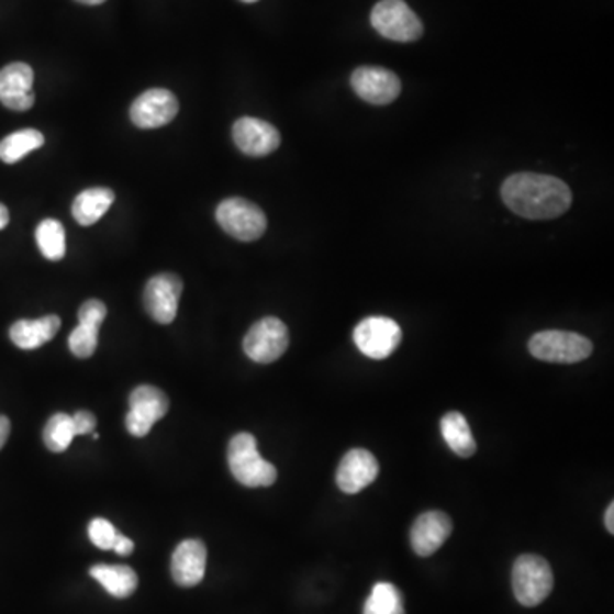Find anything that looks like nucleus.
<instances>
[{
  "mask_svg": "<svg viewBox=\"0 0 614 614\" xmlns=\"http://www.w3.org/2000/svg\"><path fill=\"white\" fill-rule=\"evenodd\" d=\"M500 196L514 214L531 221L560 217L572 205V191L563 181L538 172L509 176Z\"/></svg>",
  "mask_w": 614,
  "mask_h": 614,
  "instance_id": "1",
  "label": "nucleus"
},
{
  "mask_svg": "<svg viewBox=\"0 0 614 614\" xmlns=\"http://www.w3.org/2000/svg\"><path fill=\"white\" fill-rule=\"evenodd\" d=\"M227 461L233 477L248 489L270 487L277 481V468L265 461L258 453L256 439L252 434L234 435L227 447Z\"/></svg>",
  "mask_w": 614,
  "mask_h": 614,
  "instance_id": "2",
  "label": "nucleus"
},
{
  "mask_svg": "<svg viewBox=\"0 0 614 614\" xmlns=\"http://www.w3.org/2000/svg\"><path fill=\"white\" fill-rule=\"evenodd\" d=\"M555 585L554 570L538 555H521L512 569V589L515 600L526 607H535L551 594Z\"/></svg>",
  "mask_w": 614,
  "mask_h": 614,
  "instance_id": "3",
  "label": "nucleus"
},
{
  "mask_svg": "<svg viewBox=\"0 0 614 614\" xmlns=\"http://www.w3.org/2000/svg\"><path fill=\"white\" fill-rule=\"evenodd\" d=\"M527 347L535 359L554 364L582 362L594 348L592 342L585 336L579 333L560 332V330L536 333Z\"/></svg>",
  "mask_w": 614,
  "mask_h": 614,
  "instance_id": "4",
  "label": "nucleus"
},
{
  "mask_svg": "<svg viewBox=\"0 0 614 614\" xmlns=\"http://www.w3.org/2000/svg\"><path fill=\"white\" fill-rule=\"evenodd\" d=\"M370 24L393 42L412 43L424 35V24L403 0H381L370 12Z\"/></svg>",
  "mask_w": 614,
  "mask_h": 614,
  "instance_id": "5",
  "label": "nucleus"
},
{
  "mask_svg": "<svg viewBox=\"0 0 614 614\" xmlns=\"http://www.w3.org/2000/svg\"><path fill=\"white\" fill-rule=\"evenodd\" d=\"M215 219L222 231L243 243L260 239L268 225L267 215L260 206L237 197L219 203Z\"/></svg>",
  "mask_w": 614,
  "mask_h": 614,
  "instance_id": "6",
  "label": "nucleus"
},
{
  "mask_svg": "<svg viewBox=\"0 0 614 614\" xmlns=\"http://www.w3.org/2000/svg\"><path fill=\"white\" fill-rule=\"evenodd\" d=\"M289 330L279 317L268 316L258 321L246 333L245 347L249 359L258 364H271L279 360L289 348Z\"/></svg>",
  "mask_w": 614,
  "mask_h": 614,
  "instance_id": "7",
  "label": "nucleus"
},
{
  "mask_svg": "<svg viewBox=\"0 0 614 614\" xmlns=\"http://www.w3.org/2000/svg\"><path fill=\"white\" fill-rule=\"evenodd\" d=\"M403 332L397 321L386 316H370L360 321L354 332V342L369 359H388L400 347Z\"/></svg>",
  "mask_w": 614,
  "mask_h": 614,
  "instance_id": "8",
  "label": "nucleus"
},
{
  "mask_svg": "<svg viewBox=\"0 0 614 614\" xmlns=\"http://www.w3.org/2000/svg\"><path fill=\"white\" fill-rule=\"evenodd\" d=\"M131 412L126 415V431L131 432L135 437H145L149 434L150 428L163 416H166L169 410V400L159 388L154 386L142 384L132 391Z\"/></svg>",
  "mask_w": 614,
  "mask_h": 614,
  "instance_id": "9",
  "label": "nucleus"
},
{
  "mask_svg": "<svg viewBox=\"0 0 614 614\" xmlns=\"http://www.w3.org/2000/svg\"><path fill=\"white\" fill-rule=\"evenodd\" d=\"M183 294V282L175 273H159L144 290L145 311L159 325H169L178 314V302Z\"/></svg>",
  "mask_w": 614,
  "mask_h": 614,
  "instance_id": "10",
  "label": "nucleus"
},
{
  "mask_svg": "<svg viewBox=\"0 0 614 614\" xmlns=\"http://www.w3.org/2000/svg\"><path fill=\"white\" fill-rule=\"evenodd\" d=\"M351 89L366 103L384 107L393 103L401 92V80L384 67H359L350 77Z\"/></svg>",
  "mask_w": 614,
  "mask_h": 614,
  "instance_id": "11",
  "label": "nucleus"
},
{
  "mask_svg": "<svg viewBox=\"0 0 614 614\" xmlns=\"http://www.w3.org/2000/svg\"><path fill=\"white\" fill-rule=\"evenodd\" d=\"M180 110L176 96L168 89H149L132 103L131 119L138 129H159L175 120Z\"/></svg>",
  "mask_w": 614,
  "mask_h": 614,
  "instance_id": "12",
  "label": "nucleus"
},
{
  "mask_svg": "<svg viewBox=\"0 0 614 614\" xmlns=\"http://www.w3.org/2000/svg\"><path fill=\"white\" fill-rule=\"evenodd\" d=\"M35 72L27 64L14 62L0 70V103L9 110L27 111L35 104Z\"/></svg>",
  "mask_w": 614,
  "mask_h": 614,
  "instance_id": "13",
  "label": "nucleus"
},
{
  "mask_svg": "<svg viewBox=\"0 0 614 614\" xmlns=\"http://www.w3.org/2000/svg\"><path fill=\"white\" fill-rule=\"evenodd\" d=\"M234 144L246 156L264 157L279 149L280 134L273 125L258 119L237 120L233 126Z\"/></svg>",
  "mask_w": 614,
  "mask_h": 614,
  "instance_id": "14",
  "label": "nucleus"
},
{
  "mask_svg": "<svg viewBox=\"0 0 614 614\" xmlns=\"http://www.w3.org/2000/svg\"><path fill=\"white\" fill-rule=\"evenodd\" d=\"M379 475V462L367 449H351L338 466L336 484L344 493L362 492L370 483H375Z\"/></svg>",
  "mask_w": 614,
  "mask_h": 614,
  "instance_id": "15",
  "label": "nucleus"
},
{
  "mask_svg": "<svg viewBox=\"0 0 614 614\" xmlns=\"http://www.w3.org/2000/svg\"><path fill=\"white\" fill-rule=\"evenodd\" d=\"M453 533V521L440 511L425 512L418 515L410 531L413 551L418 557L434 555Z\"/></svg>",
  "mask_w": 614,
  "mask_h": 614,
  "instance_id": "16",
  "label": "nucleus"
},
{
  "mask_svg": "<svg viewBox=\"0 0 614 614\" xmlns=\"http://www.w3.org/2000/svg\"><path fill=\"white\" fill-rule=\"evenodd\" d=\"M206 546L200 539H187L176 546L171 576L181 588H196L205 577Z\"/></svg>",
  "mask_w": 614,
  "mask_h": 614,
  "instance_id": "17",
  "label": "nucleus"
},
{
  "mask_svg": "<svg viewBox=\"0 0 614 614\" xmlns=\"http://www.w3.org/2000/svg\"><path fill=\"white\" fill-rule=\"evenodd\" d=\"M60 325V317L55 314L40 317V320L15 321L9 330V336L15 347L23 348V350H35V348L48 344L57 335Z\"/></svg>",
  "mask_w": 614,
  "mask_h": 614,
  "instance_id": "18",
  "label": "nucleus"
},
{
  "mask_svg": "<svg viewBox=\"0 0 614 614\" xmlns=\"http://www.w3.org/2000/svg\"><path fill=\"white\" fill-rule=\"evenodd\" d=\"M92 579L98 580L108 594L119 600L131 598L137 591L138 577L134 569L126 565L98 563L89 570Z\"/></svg>",
  "mask_w": 614,
  "mask_h": 614,
  "instance_id": "19",
  "label": "nucleus"
},
{
  "mask_svg": "<svg viewBox=\"0 0 614 614\" xmlns=\"http://www.w3.org/2000/svg\"><path fill=\"white\" fill-rule=\"evenodd\" d=\"M115 202V193L110 188H89L76 197L72 215L80 225H92L107 214Z\"/></svg>",
  "mask_w": 614,
  "mask_h": 614,
  "instance_id": "20",
  "label": "nucleus"
},
{
  "mask_svg": "<svg viewBox=\"0 0 614 614\" xmlns=\"http://www.w3.org/2000/svg\"><path fill=\"white\" fill-rule=\"evenodd\" d=\"M440 432L444 440L455 455L461 458H471L477 453V443L471 434L470 425L465 415L459 412H449L440 420Z\"/></svg>",
  "mask_w": 614,
  "mask_h": 614,
  "instance_id": "21",
  "label": "nucleus"
},
{
  "mask_svg": "<svg viewBox=\"0 0 614 614\" xmlns=\"http://www.w3.org/2000/svg\"><path fill=\"white\" fill-rule=\"evenodd\" d=\"M43 144H45V137H43L42 132L35 131V129L14 132V134L8 135L4 141L0 142V160L5 165H14L27 154L40 149Z\"/></svg>",
  "mask_w": 614,
  "mask_h": 614,
  "instance_id": "22",
  "label": "nucleus"
},
{
  "mask_svg": "<svg viewBox=\"0 0 614 614\" xmlns=\"http://www.w3.org/2000/svg\"><path fill=\"white\" fill-rule=\"evenodd\" d=\"M36 243L46 260L58 261L66 256V230L55 219H45L36 227Z\"/></svg>",
  "mask_w": 614,
  "mask_h": 614,
  "instance_id": "23",
  "label": "nucleus"
},
{
  "mask_svg": "<svg viewBox=\"0 0 614 614\" xmlns=\"http://www.w3.org/2000/svg\"><path fill=\"white\" fill-rule=\"evenodd\" d=\"M72 416L67 413H57L46 422L43 428V443L52 453H64L76 437Z\"/></svg>",
  "mask_w": 614,
  "mask_h": 614,
  "instance_id": "24",
  "label": "nucleus"
},
{
  "mask_svg": "<svg viewBox=\"0 0 614 614\" xmlns=\"http://www.w3.org/2000/svg\"><path fill=\"white\" fill-rule=\"evenodd\" d=\"M372 606L379 611V614H405L403 606V594L397 585L390 582H379L372 588V594L369 595Z\"/></svg>",
  "mask_w": 614,
  "mask_h": 614,
  "instance_id": "25",
  "label": "nucleus"
},
{
  "mask_svg": "<svg viewBox=\"0 0 614 614\" xmlns=\"http://www.w3.org/2000/svg\"><path fill=\"white\" fill-rule=\"evenodd\" d=\"M98 332L100 328H96V326L79 323L69 336L70 351L79 359H89L98 348Z\"/></svg>",
  "mask_w": 614,
  "mask_h": 614,
  "instance_id": "26",
  "label": "nucleus"
},
{
  "mask_svg": "<svg viewBox=\"0 0 614 614\" xmlns=\"http://www.w3.org/2000/svg\"><path fill=\"white\" fill-rule=\"evenodd\" d=\"M116 535H119V531L115 529V526L110 521L103 520V517L92 520L91 524H89V539H91L92 545L98 546L100 549H113Z\"/></svg>",
  "mask_w": 614,
  "mask_h": 614,
  "instance_id": "27",
  "label": "nucleus"
},
{
  "mask_svg": "<svg viewBox=\"0 0 614 614\" xmlns=\"http://www.w3.org/2000/svg\"><path fill=\"white\" fill-rule=\"evenodd\" d=\"M107 305H104L103 302L98 301V299H91V301H86L85 304L80 305L79 323H85V325L100 328L101 323H103L104 317H107Z\"/></svg>",
  "mask_w": 614,
  "mask_h": 614,
  "instance_id": "28",
  "label": "nucleus"
},
{
  "mask_svg": "<svg viewBox=\"0 0 614 614\" xmlns=\"http://www.w3.org/2000/svg\"><path fill=\"white\" fill-rule=\"evenodd\" d=\"M72 422L77 435L91 434V432H94L96 424H98V422H96V416L92 415L91 412H88V410H80V412H77L76 415L72 416Z\"/></svg>",
  "mask_w": 614,
  "mask_h": 614,
  "instance_id": "29",
  "label": "nucleus"
},
{
  "mask_svg": "<svg viewBox=\"0 0 614 614\" xmlns=\"http://www.w3.org/2000/svg\"><path fill=\"white\" fill-rule=\"evenodd\" d=\"M113 551L120 555V557H129V555L134 554V542L119 533V535H116L115 545H113Z\"/></svg>",
  "mask_w": 614,
  "mask_h": 614,
  "instance_id": "30",
  "label": "nucleus"
},
{
  "mask_svg": "<svg viewBox=\"0 0 614 614\" xmlns=\"http://www.w3.org/2000/svg\"><path fill=\"white\" fill-rule=\"evenodd\" d=\"M9 434H11V422L8 416L0 415V449L8 443Z\"/></svg>",
  "mask_w": 614,
  "mask_h": 614,
  "instance_id": "31",
  "label": "nucleus"
},
{
  "mask_svg": "<svg viewBox=\"0 0 614 614\" xmlns=\"http://www.w3.org/2000/svg\"><path fill=\"white\" fill-rule=\"evenodd\" d=\"M604 526L610 531L611 535H614V504L611 502L607 505L606 514H604Z\"/></svg>",
  "mask_w": 614,
  "mask_h": 614,
  "instance_id": "32",
  "label": "nucleus"
},
{
  "mask_svg": "<svg viewBox=\"0 0 614 614\" xmlns=\"http://www.w3.org/2000/svg\"><path fill=\"white\" fill-rule=\"evenodd\" d=\"M9 221H11V215H9L8 206L4 203H0V231L4 230Z\"/></svg>",
  "mask_w": 614,
  "mask_h": 614,
  "instance_id": "33",
  "label": "nucleus"
},
{
  "mask_svg": "<svg viewBox=\"0 0 614 614\" xmlns=\"http://www.w3.org/2000/svg\"><path fill=\"white\" fill-rule=\"evenodd\" d=\"M364 614H379V611L372 606L369 600L366 601V606H364Z\"/></svg>",
  "mask_w": 614,
  "mask_h": 614,
  "instance_id": "34",
  "label": "nucleus"
},
{
  "mask_svg": "<svg viewBox=\"0 0 614 614\" xmlns=\"http://www.w3.org/2000/svg\"><path fill=\"white\" fill-rule=\"evenodd\" d=\"M76 2H80V4L86 5H100L103 4V2H107V0H76Z\"/></svg>",
  "mask_w": 614,
  "mask_h": 614,
  "instance_id": "35",
  "label": "nucleus"
},
{
  "mask_svg": "<svg viewBox=\"0 0 614 614\" xmlns=\"http://www.w3.org/2000/svg\"><path fill=\"white\" fill-rule=\"evenodd\" d=\"M241 2H246V4H253V2H258V0H241Z\"/></svg>",
  "mask_w": 614,
  "mask_h": 614,
  "instance_id": "36",
  "label": "nucleus"
}]
</instances>
